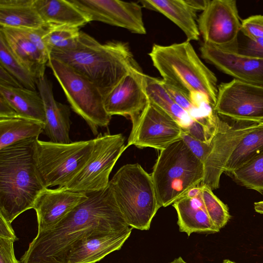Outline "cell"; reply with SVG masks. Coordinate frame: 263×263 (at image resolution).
Segmentation results:
<instances>
[{"instance_id": "obj_6", "label": "cell", "mask_w": 263, "mask_h": 263, "mask_svg": "<svg viewBox=\"0 0 263 263\" xmlns=\"http://www.w3.org/2000/svg\"><path fill=\"white\" fill-rule=\"evenodd\" d=\"M108 185L129 227L148 230L160 208L151 174L138 163L127 164L118 170Z\"/></svg>"}, {"instance_id": "obj_22", "label": "cell", "mask_w": 263, "mask_h": 263, "mask_svg": "<svg viewBox=\"0 0 263 263\" xmlns=\"http://www.w3.org/2000/svg\"><path fill=\"white\" fill-rule=\"evenodd\" d=\"M140 3L143 7L160 12L172 21L184 33L187 41L199 40L196 11L184 0H144Z\"/></svg>"}, {"instance_id": "obj_33", "label": "cell", "mask_w": 263, "mask_h": 263, "mask_svg": "<svg viewBox=\"0 0 263 263\" xmlns=\"http://www.w3.org/2000/svg\"><path fill=\"white\" fill-rule=\"evenodd\" d=\"M241 31L250 41L263 37V15H251L242 20Z\"/></svg>"}, {"instance_id": "obj_14", "label": "cell", "mask_w": 263, "mask_h": 263, "mask_svg": "<svg viewBox=\"0 0 263 263\" xmlns=\"http://www.w3.org/2000/svg\"><path fill=\"white\" fill-rule=\"evenodd\" d=\"M90 21L101 22L139 34L146 33L141 6L118 0H69Z\"/></svg>"}, {"instance_id": "obj_16", "label": "cell", "mask_w": 263, "mask_h": 263, "mask_svg": "<svg viewBox=\"0 0 263 263\" xmlns=\"http://www.w3.org/2000/svg\"><path fill=\"white\" fill-rule=\"evenodd\" d=\"M143 75L139 67L133 69L104 98L105 108L109 115L129 116L132 120L142 111L148 102Z\"/></svg>"}, {"instance_id": "obj_17", "label": "cell", "mask_w": 263, "mask_h": 263, "mask_svg": "<svg viewBox=\"0 0 263 263\" xmlns=\"http://www.w3.org/2000/svg\"><path fill=\"white\" fill-rule=\"evenodd\" d=\"M86 193L64 188H45L36 199L33 209L36 214L38 232L53 228L81 202Z\"/></svg>"}, {"instance_id": "obj_13", "label": "cell", "mask_w": 263, "mask_h": 263, "mask_svg": "<svg viewBox=\"0 0 263 263\" xmlns=\"http://www.w3.org/2000/svg\"><path fill=\"white\" fill-rule=\"evenodd\" d=\"M259 124L236 122L232 125L220 119L210 142V150L203 162L201 185L211 189L219 187L220 177L231 155L243 137Z\"/></svg>"}, {"instance_id": "obj_3", "label": "cell", "mask_w": 263, "mask_h": 263, "mask_svg": "<svg viewBox=\"0 0 263 263\" xmlns=\"http://www.w3.org/2000/svg\"><path fill=\"white\" fill-rule=\"evenodd\" d=\"M38 138H29L0 149V214L11 223L33 209L45 188L35 159Z\"/></svg>"}, {"instance_id": "obj_26", "label": "cell", "mask_w": 263, "mask_h": 263, "mask_svg": "<svg viewBox=\"0 0 263 263\" xmlns=\"http://www.w3.org/2000/svg\"><path fill=\"white\" fill-rule=\"evenodd\" d=\"M143 85L148 101L171 116L185 130L193 119L180 107L167 91L162 80L143 73Z\"/></svg>"}, {"instance_id": "obj_5", "label": "cell", "mask_w": 263, "mask_h": 263, "mask_svg": "<svg viewBox=\"0 0 263 263\" xmlns=\"http://www.w3.org/2000/svg\"><path fill=\"white\" fill-rule=\"evenodd\" d=\"M203 163L182 139L160 151L151 174L160 207H166L201 184Z\"/></svg>"}, {"instance_id": "obj_35", "label": "cell", "mask_w": 263, "mask_h": 263, "mask_svg": "<svg viewBox=\"0 0 263 263\" xmlns=\"http://www.w3.org/2000/svg\"><path fill=\"white\" fill-rule=\"evenodd\" d=\"M46 26L39 28L16 29H17L20 32H21L25 36H26L30 41H31L46 57L49 58V53L43 40V36L45 33Z\"/></svg>"}, {"instance_id": "obj_27", "label": "cell", "mask_w": 263, "mask_h": 263, "mask_svg": "<svg viewBox=\"0 0 263 263\" xmlns=\"http://www.w3.org/2000/svg\"><path fill=\"white\" fill-rule=\"evenodd\" d=\"M44 124L16 116L0 118V149L29 138H38Z\"/></svg>"}, {"instance_id": "obj_1", "label": "cell", "mask_w": 263, "mask_h": 263, "mask_svg": "<svg viewBox=\"0 0 263 263\" xmlns=\"http://www.w3.org/2000/svg\"><path fill=\"white\" fill-rule=\"evenodd\" d=\"M86 194L87 198L55 227L37 233L21 257V263H35L49 257L65 262L67 253L79 240L130 228L109 185L104 190Z\"/></svg>"}, {"instance_id": "obj_44", "label": "cell", "mask_w": 263, "mask_h": 263, "mask_svg": "<svg viewBox=\"0 0 263 263\" xmlns=\"http://www.w3.org/2000/svg\"><path fill=\"white\" fill-rule=\"evenodd\" d=\"M255 211L260 214H263V201L256 202L254 204Z\"/></svg>"}, {"instance_id": "obj_19", "label": "cell", "mask_w": 263, "mask_h": 263, "mask_svg": "<svg viewBox=\"0 0 263 263\" xmlns=\"http://www.w3.org/2000/svg\"><path fill=\"white\" fill-rule=\"evenodd\" d=\"M133 228L124 231L94 235L74 244L65 257L66 263H96L120 250L130 235Z\"/></svg>"}, {"instance_id": "obj_24", "label": "cell", "mask_w": 263, "mask_h": 263, "mask_svg": "<svg viewBox=\"0 0 263 263\" xmlns=\"http://www.w3.org/2000/svg\"><path fill=\"white\" fill-rule=\"evenodd\" d=\"M40 16L46 25L80 27L90 22L69 0H34Z\"/></svg>"}, {"instance_id": "obj_41", "label": "cell", "mask_w": 263, "mask_h": 263, "mask_svg": "<svg viewBox=\"0 0 263 263\" xmlns=\"http://www.w3.org/2000/svg\"><path fill=\"white\" fill-rule=\"evenodd\" d=\"M185 3L195 11H203L206 7L210 0H184Z\"/></svg>"}, {"instance_id": "obj_8", "label": "cell", "mask_w": 263, "mask_h": 263, "mask_svg": "<svg viewBox=\"0 0 263 263\" xmlns=\"http://www.w3.org/2000/svg\"><path fill=\"white\" fill-rule=\"evenodd\" d=\"M47 65L62 88L71 108L87 123L94 135L98 128L106 127L111 116L105 110L104 97L91 81L69 65L49 57Z\"/></svg>"}, {"instance_id": "obj_38", "label": "cell", "mask_w": 263, "mask_h": 263, "mask_svg": "<svg viewBox=\"0 0 263 263\" xmlns=\"http://www.w3.org/2000/svg\"><path fill=\"white\" fill-rule=\"evenodd\" d=\"M0 86L22 87V84L10 73L0 65Z\"/></svg>"}, {"instance_id": "obj_30", "label": "cell", "mask_w": 263, "mask_h": 263, "mask_svg": "<svg viewBox=\"0 0 263 263\" xmlns=\"http://www.w3.org/2000/svg\"><path fill=\"white\" fill-rule=\"evenodd\" d=\"M80 34L79 28L70 26L48 25L43 36L44 42L50 52L74 48Z\"/></svg>"}, {"instance_id": "obj_11", "label": "cell", "mask_w": 263, "mask_h": 263, "mask_svg": "<svg viewBox=\"0 0 263 263\" xmlns=\"http://www.w3.org/2000/svg\"><path fill=\"white\" fill-rule=\"evenodd\" d=\"M241 21L235 0H210L197 25L203 42L238 51Z\"/></svg>"}, {"instance_id": "obj_46", "label": "cell", "mask_w": 263, "mask_h": 263, "mask_svg": "<svg viewBox=\"0 0 263 263\" xmlns=\"http://www.w3.org/2000/svg\"><path fill=\"white\" fill-rule=\"evenodd\" d=\"M222 263H236L229 259H225L223 261Z\"/></svg>"}, {"instance_id": "obj_25", "label": "cell", "mask_w": 263, "mask_h": 263, "mask_svg": "<svg viewBox=\"0 0 263 263\" xmlns=\"http://www.w3.org/2000/svg\"><path fill=\"white\" fill-rule=\"evenodd\" d=\"M0 94L8 101L20 117L45 124L43 99L39 93L24 87L0 86Z\"/></svg>"}, {"instance_id": "obj_23", "label": "cell", "mask_w": 263, "mask_h": 263, "mask_svg": "<svg viewBox=\"0 0 263 263\" xmlns=\"http://www.w3.org/2000/svg\"><path fill=\"white\" fill-rule=\"evenodd\" d=\"M47 25L34 0H0V26L13 29L39 28Z\"/></svg>"}, {"instance_id": "obj_34", "label": "cell", "mask_w": 263, "mask_h": 263, "mask_svg": "<svg viewBox=\"0 0 263 263\" xmlns=\"http://www.w3.org/2000/svg\"><path fill=\"white\" fill-rule=\"evenodd\" d=\"M182 139L192 153L203 163L210 152V143L200 141L184 131Z\"/></svg>"}, {"instance_id": "obj_29", "label": "cell", "mask_w": 263, "mask_h": 263, "mask_svg": "<svg viewBox=\"0 0 263 263\" xmlns=\"http://www.w3.org/2000/svg\"><path fill=\"white\" fill-rule=\"evenodd\" d=\"M0 65L16 79L24 87L35 90L36 79L17 59L1 33Z\"/></svg>"}, {"instance_id": "obj_9", "label": "cell", "mask_w": 263, "mask_h": 263, "mask_svg": "<svg viewBox=\"0 0 263 263\" xmlns=\"http://www.w3.org/2000/svg\"><path fill=\"white\" fill-rule=\"evenodd\" d=\"M127 148L121 134H99L86 165L65 189L87 193L105 189L110 174L123 152Z\"/></svg>"}, {"instance_id": "obj_31", "label": "cell", "mask_w": 263, "mask_h": 263, "mask_svg": "<svg viewBox=\"0 0 263 263\" xmlns=\"http://www.w3.org/2000/svg\"><path fill=\"white\" fill-rule=\"evenodd\" d=\"M229 175L241 185L263 193V151Z\"/></svg>"}, {"instance_id": "obj_4", "label": "cell", "mask_w": 263, "mask_h": 263, "mask_svg": "<svg viewBox=\"0 0 263 263\" xmlns=\"http://www.w3.org/2000/svg\"><path fill=\"white\" fill-rule=\"evenodd\" d=\"M148 54L164 83L187 94L202 93L215 107L217 77L202 62L190 42L165 46L155 44Z\"/></svg>"}, {"instance_id": "obj_43", "label": "cell", "mask_w": 263, "mask_h": 263, "mask_svg": "<svg viewBox=\"0 0 263 263\" xmlns=\"http://www.w3.org/2000/svg\"><path fill=\"white\" fill-rule=\"evenodd\" d=\"M35 263H65V262L53 257H49L42 259Z\"/></svg>"}, {"instance_id": "obj_39", "label": "cell", "mask_w": 263, "mask_h": 263, "mask_svg": "<svg viewBox=\"0 0 263 263\" xmlns=\"http://www.w3.org/2000/svg\"><path fill=\"white\" fill-rule=\"evenodd\" d=\"M11 224L0 214V237L12 239L16 241L17 238Z\"/></svg>"}, {"instance_id": "obj_36", "label": "cell", "mask_w": 263, "mask_h": 263, "mask_svg": "<svg viewBox=\"0 0 263 263\" xmlns=\"http://www.w3.org/2000/svg\"><path fill=\"white\" fill-rule=\"evenodd\" d=\"M12 239L0 237V263H21L14 254Z\"/></svg>"}, {"instance_id": "obj_32", "label": "cell", "mask_w": 263, "mask_h": 263, "mask_svg": "<svg viewBox=\"0 0 263 263\" xmlns=\"http://www.w3.org/2000/svg\"><path fill=\"white\" fill-rule=\"evenodd\" d=\"M201 196L210 218L216 227L220 230L226 225L230 218L227 205L207 186L202 185Z\"/></svg>"}, {"instance_id": "obj_45", "label": "cell", "mask_w": 263, "mask_h": 263, "mask_svg": "<svg viewBox=\"0 0 263 263\" xmlns=\"http://www.w3.org/2000/svg\"><path fill=\"white\" fill-rule=\"evenodd\" d=\"M169 263H187L186 261H185L181 257H179L177 258H175L174 260L172 261L169 262Z\"/></svg>"}, {"instance_id": "obj_15", "label": "cell", "mask_w": 263, "mask_h": 263, "mask_svg": "<svg viewBox=\"0 0 263 263\" xmlns=\"http://www.w3.org/2000/svg\"><path fill=\"white\" fill-rule=\"evenodd\" d=\"M202 57L219 70L240 81L263 86V59L203 42Z\"/></svg>"}, {"instance_id": "obj_37", "label": "cell", "mask_w": 263, "mask_h": 263, "mask_svg": "<svg viewBox=\"0 0 263 263\" xmlns=\"http://www.w3.org/2000/svg\"><path fill=\"white\" fill-rule=\"evenodd\" d=\"M238 51L242 54L263 59V37L239 45Z\"/></svg>"}, {"instance_id": "obj_20", "label": "cell", "mask_w": 263, "mask_h": 263, "mask_svg": "<svg viewBox=\"0 0 263 263\" xmlns=\"http://www.w3.org/2000/svg\"><path fill=\"white\" fill-rule=\"evenodd\" d=\"M173 205L177 213L179 231L189 236L193 233H214L219 231L210 218L201 194L195 198L183 196L174 202Z\"/></svg>"}, {"instance_id": "obj_28", "label": "cell", "mask_w": 263, "mask_h": 263, "mask_svg": "<svg viewBox=\"0 0 263 263\" xmlns=\"http://www.w3.org/2000/svg\"><path fill=\"white\" fill-rule=\"evenodd\" d=\"M262 151L263 124H259L238 143L225 166L224 172L230 174Z\"/></svg>"}, {"instance_id": "obj_18", "label": "cell", "mask_w": 263, "mask_h": 263, "mask_svg": "<svg viewBox=\"0 0 263 263\" xmlns=\"http://www.w3.org/2000/svg\"><path fill=\"white\" fill-rule=\"evenodd\" d=\"M36 84L44 105L46 122L44 132L45 135L52 142L62 144L72 142L69 137V107L55 100L52 84L46 76L39 79Z\"/></svg>"}, {"instance_id": "obj_7", "label": "cell", "mask_w": 263, "mask_h": 263, "mask_svg": "<svg viewBox=\"0 0 263 263\" xmlns=\"http://www.w3.org/2000/svg\"><path fill=\"white\" fill-rule=\"evenodd\" d=\"M94 139L68 144L36 140V165L45 187L66 186L82 171L92 153Z\"/></svg>"}, {"instance_id": "obj_12", "label": "cell", "mask_w": 263, "mask_h": 263, "mask_svg": "<svg viewBox=\"0 0 263 263\" xmlns=\"http://www.w3.org/2000/svg\"><path fill=\"white\" fill-rule=\"evenodd\" d=\"M132 128L126 145L162 150L182 139L183 130L168 114L148 102L142 111L132 120Z\"/></svg>"}, {"instance_id": "obj_42", "label": "cell", "mask_w": 263, "mask_h": 263, "mask_svg": "<svg viewBox=\"0 0 263 263\" xmlns=\"http://www.w3.org/2000/svg\"><path fill=\"white\" fill-rule=\"evenodd\" d=\"M202 189V185L200 184L199 186L191 189L185 194L184 196L189 198H195L201 194Z\"/></svg>"}, {"instance_id": "obj_2", "label": "cell", "mask_w": 263, "mask_h": 263, "mask_svg": "<svg viewBox=\"0 0 263 263\" xmlns=\"http://www.w3.org/2000/svg\"><path fill=\"white\" fill-rule=\"evenodd\" d=\"M50 57L66 64L91 81L104 98L128 72L139 68L127 43L112 41L101 44L82 31L74 48L51 50Z\"/></svg>"}, {"instance_id": "obj_21", "label": "cell", "mask_w": 263, "mask_h": 263, "mask_svg": "<svg viewBox=\"0 0 263 263\" xmlns=\"http://www.w3.org/2000/svg\"><path fill=\"white\" fill-rule=\"evenodd\" d=\"M0 33L17 59L36 81L45 76L49 58L18 30L1 27Z\"/></svg>"}, {"instance_id": "obj_10", "label": "cell", "mask_w": 263, "mask_h": 263, "mask_svg": "<svg viewBox=\"0 0 263 263\" xmlns=\"http://www.w3.org/2000/svg\"><path fill=\"white\" fill-rule=\"evenodd\" d=\"M214 109L236 122L263 124V86L234 79L221 83Z\"/></svg>"}, {"instance_id": "obj_40", "label": "cell", "mask_w": 263, "mask_h": 263, "mask_svg": "<svg viewBox=\"0 0 263 263\" xmlns=\"http://www.w3.org/2000/svg\"><path fill=\"white\" fill-rule=\"evenodd\" d=\"M18 116L5 98L0 94V118Z\"/></svg>"}]
</instances>
